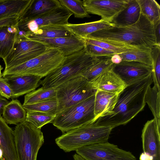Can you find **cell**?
Returning <instances> with one entry per match:
<instances>
[{
    "label": "cell",
    "instance_id": "cell-37",
    "mask_svg": "<svg viewBox=\"0 0 160 160\" xmlns=\"http://www.w3.org/2000/svg\"><path fill=\"white\" fill-rule=\"evenodd\" d=\"M84 50L88 54L97 57H105L111 58L113 55L116 54L100 47L86 42Z\"/></svg>",
    "mask_w": 160,
    "mask_h": 160
},
{
    "label": "cell",
    "instance_id": "cell-46",
    "mask_svg": "<svg viewBox=\"0 0 160 160\" xmlns=\"http://www.w3.org/2000/svg\"><path fill=\"white\" fill-rule=\"evenodd\" d=\"M3 68L2 66L0 65V78L2 77V73L1 72V71Z\"/></svg>",
    "mask_w": 160,
    "mask_h": 160
},
{
    "label": "cell",
    "instance_id": "cell-41",
    "mask_svg": "<svg viewBox=\"0 0 160 160\" xmlns=\"http://www.w3.org/2000/svg\"><path fill=\"white\" fill-rule=\"evenodd\" d=\"M112 62L114 64H118L122 61L121 58L118 54H115L111 58Z\"/></svg>",
    "mask_w": 160,
    "mask_h": 160
},
{
    "label": "cell",
    "instance_id": "cell-43",
    "mask_svg": "<svg viewBox=\"0 0 160 160\" xmlns=\"http://www.w3.org/2000/svg\"><path fill=\"white\" fill-rule=\"evenodd\" d=\"M140 160H152V157L148 154L142 152L141 154L140 158Z\"/></svg>",
    "mask_w": 160,
    "mask_h": 160
},
{
    "label": "cell",
    "instance_id": "cell-20",
    "mask_svg": "<svg viewBox=\"0 0 160 160\" xmlns=\"http://www.w3.org/2000/svg\"><path fill=\"white\" fill-rule=\"evenodd\" d=\"M140 14V8L137 0H129L128 6L119 12L110 23L116 27L128 26L136 23Z\"/></svg>",
    "mask_w": 160,
    "mask_h": 160
},
{
    "label": "cell",
    "instance_id": "cell-44",
    "mask_svg": "<svg viewBox=\"0 0 160 160\" xmlns=\"http://www.w3.org/2000/svg\"><path fill=\"white\" fill-rule=\"evenodd\" d=\"M73 157L74 160H85L82 157L77 153L74 154L73 155Z\"/></svg>",
    "mask_w": 160,
    "mask_h": 160
},
{
    "label": "cell",
    "instance_id": "cell-19",
    "mask_svg": "<svg viewBox=\"0 0 160 160\" xmlns=\"http://www.w3.org/2000/svg\"><path fill=\"white\" fill-rule=\"evenodd\" d=\"M0 148L5 160H17L14 131L0 116Z\"/></svg>",
    "mask_w": 160,
    "mask_h": 160
},
{
    "label": "cell",
    "instance_id": "cell-24",
    "mask_svg": "<svg viewBox=\"0 0 160 160\" xmlns=\"http://www.w3.org/2000/svg\"><path fill=\"white\" fill-rule=\"evenodd\" d=\"M32 0H0V19L13 15L21 18Z\"/></svg>",
    "mask_w": 160,
    "mask_h": 160
},
{
    "label": "cell",
    "instance_id": "cell-6",
    "mask_svg": "<svg viewBox=\"0 0 160 160\" xmlns=\"http://www.w3.org/2000/svg\"><path fill=\"white\" fill-rule=\"evenodd\" d=\"M65 58L58 49L50 48L44 52L24 63L4 70L2 77L30 74L45 77L58 67Z\"/></svg>",
    "mask_w": 160,
    "mask_h": 160
},
{
    "label": "cell",
    "instance_id": "cell-42",
    "mask_svg": "<svg viewBox=\"0 0 160 160\" xmlns=\"http://www.w3.org/2000/svg\"><path fill=\"white\" fill-rule=\"evenodd\" d=\"M155 33L157 45H160V23L155 28Z\"/></svg>",
    "mask_w": 160,
    "mask_h": 160
},
{
    "label": "cell",
    "instance_id": "cell-47",
    "mask_svg": "<svg viewBox=\"0 0 160 160\" xmlns=\"http://www.w3.org/2000/svg\"><path fill=\"white\" fill-rule=\"evenodd\" d=\"M0 160H5L4 158H1V159L0 158Z\"/></svg>",
    "mask_w": 160,
    "mask_h": 160
},
{
    "label": "cell",
    "instance_id": "cell-2",
    "mask_svg": "<svg viewBox=\"0 0 160 160\" xmlns=\"http://www.w3.org/2000/svg\"><path fill=\"white\" fill-rule=\"evenodd\" d=\"M155 30L154 26L141 13L138 21L132 25L122 27L113 26L92 33L86 38L139 49H151L157 45Z\"/></svg>",
    "mask_w": 160,
    "mask_h": 160
},
{
    "label": "cell",
    "instance_id": "cell-1",
    "mask_svg": "<svg viewBox=\"0 0 160 160\" xmlns=\"http://www.w3.org/2000/svg\"><path fill=\"white\" fill-rule=\"evenodd\" d=\"M152 82V74L145 78L127 85L118 94L113 113L98 119L94 123L112 129L126 124L144 108L145 95Z\"/></svg>",
    "mask_w": 160,
    "mask_h": 160
},
{
    "label": "cell",
    "instance_id": "cell-33",
    "mask_svg": "<svg viewBox=\"0 0 160 160\" xmlns=\"http://www.w3.org/2000/svg\"><path fill=\"white\" fill-rule=\"evenodd\" d=\"M56 116L39 112L29 111L27 112L25 121L41 129L45 125L51 123Z\"/></svg>",
    "mask_w": 160,
    "mask_h": 160
},
{
    "label": "cell",
    "instance_id": "cell-9",
    "mask_svg": "<svg viewBox=\"0 0 160 160\" xmlns=\"http://www.w3.org/2000/svg\"><path fill=\"white\" fill-rule=\"evenodd\" d=\"M76 151L85 160H137L131 152L108 141L86 145Z\"/></svg>",
    "mask_w": 160,
    "mask_h": 160
},
{
    "label": "cell",
    "instance_id": "cell-32",
    "mask_svg": "<svg viewBox=\"0 0 160 160\" xmlns=\"http://www.w3.org/2000/svg\"><path fill=\"white\" fill-rule=\"evenodd\" d=\"M27 112L37 111L56 115L58 102L56 98L45 100L36 103L22 105Z\"/></svg>",
    "mask_w": 160,
    "mask_h": 160
},
{
    "label": "cell",
    "instance_id": "cell-25",
    "mask_svg": "<svg viewBox=\"0 0 160 160\" xmlns=\"http://www.w3.org/2000/svg\"><path fill=\"white\" fill-rule=\"evenodd\" d=\"M141 13L145 16L155 28L160 23V6L155 0H137Z\"/></svg>",
    "mask_w": 160,
    "mask_h": 160
},
{
    "label": "cell",
    "instance_id": "cell-14",
    "mask_svg": "<svg viewBox=\"0 0 160 160\" xmlns=\"http://www.w3.org/2000/svg\"><path fill=\"white\" fill-rule=\"evenodd\" d=\"M27 38L38 41L50 48L56 49L65 57L84 49L85 44L84 39L72 34L68 37L54 38H40L30 34Z\"/></svg>",
    "mask_w": 160,
    "mask_h": 160
},
{
    "label": "cell",
    "instance_id": "cell-13",
    "mask_svg": "<svg viewBox=\"0 0 160 160\" xmlns=\"http://www.w3.org/2000/svg\"><path fill=\"white\" fill-rule=\"evenodd\" d=\"M112 70L128 85L145 78L152 74V67L135 61H122L113 64Z\"/></svg>",
    "mask_w": 160,
    "mask_h": 160
},
{
    "label": "cell",
    "instance_id": "cell-3",
    "mask_svg": "<svg viewBox=\"0 0 160 160\" xmlns=\"http://www.w3.org/2000/svg\"><path fill=\"white\" fill-rule=\"evenodd\" d=\"M99 58L88 54L84 49L66 56L62 63L40 80L39 84L44 88H55L63 82L81 75Z\"/></svg>",
    "mask_w": 160,
    "mask_h": 160
},
{
    "label": "cell",
    "instance_id": "cell-16",
    "mask_svg": "<svg viewBox=\"0 0 160 160\" xmlns=\"http://www.w3.org/2000/svg\"><path fill=\"white\" fill-rule=\"evenodd\" d=\"M11 89L12 98H17L37 88L42 78L33 75H8L3 77Z\"/></svg>",
    "mask_w": 160,
    "mask_h": 160
},
{
    "label": "cell",
    "instance_id": "cell-21",
    "mask_svg": "<svg viewBox=\"0 0 160 160\" xmlns=\"http://www.w3.org/2000/svg\"><path fill=\"white\" fill-rule=\"evenodd\" d=\"M64 26L71 34L85 39L92 33L113 26L110 22L101 19L80 24L68 23Z\"/></svg>",
    "mask_w": 160,
    "mask_h": 160
},
{
    "label": "cell",
    "instance_id": "cell-28",
    "mask_svg": "<svg viewBox=\"0 0 160 160\" xmlns=\"http://www.w3.org/2000/svg\"><path fill=\"white\" fill-rule=\"evenodd\" d=\"M118 54L122 61L137 62L152 66L151 49H136Z\"/></svg>",
    "mask_w": 160,
    "mask_h": 160
},
{
    "label": "cell",
    "instance_id": "cell-29",
    "mask_svg": "<svg viewBox=\"0 0 160 160\" xmlns=\"http://www.w3.org/2000/svg\"><path fill=\"white\" fill-rule=\"evenodd\" d=\"M30 34L40 38H54L68 37L72 34L63 26H48L40 27Z\"/></svg>",
    "mask_w": 160,
    "mask_h": 160
},
{
    "label": "cell",
    "instance_id": "cell-23",
    "mask_svg": "<svg viewBox=\"0 0 160 160\" xmlns=\"http://www.w3.org/2000/svg\"><path fill=\"white\" fill-rule=\"evenodd\" d=\"M26 113L19 101L12 99L4 107L2 117L7 124L17 125L25 121Z\"/></svg>",
    "mask_w": 160,
    "mask_h": 160
},
{
    "label": "cell",
    "instance_id": "cell-34",
    "mask_svg": "<svg viewBox=\"0 0 160 160\" xmlns=\"http://www.w3.org/2000/svg\"><path fill=\"white\" fill-rule=\"evenodd\" d=\"M61 5L66 8L76 18H83L91 16L83 6L80 0H59Z\"/></svg>",
    "mask_w": 160,
    "mask_h": 160
},
{
    "label": "cell",
    "instance_id": "cell-11",
    "mask_svg": "<svg viewBox=\"0 0 160 160\" xmlns=\"http://www.w3.org/2000/svg\"><path fill=\"white\" fill-rule=\"evenodd\" d=\"M72 15L61 5L38 17L31 20L20 19L18 26L19 29L33 33L40 27L48 26H63L67 24Z\"/></svg>",
    "mask_w": 160,
    "mask_h": 160
},
{
    "label": "cell",
    "instance_id": "cell-38",
    "mask_svg": "<svg viewBox=\"0 0 160 160\" xmlns=\"http://www.w3.org/2000/svg\"><path fill=\"white\" fill-rule=\"evenodd\" d=\"M21 17L18 15L7 16L0 19V28L6 26L18 25Z\"/></svg>",
    "mask_w": 160,
    "mask_h": 160
},
{
    "label": "cell",
    "instance_id": "cell-15",
    "mask_svg": "<svg viewBox=\"0 0 160 160\" xmlns=\"http://www.w3.org/2000/svg\"><path fill=\"white\" fill-rule=\"evenodd\" d=\"M160 128L155 119L145 123L142 131L141 138L144 152L149 154L152 160H160Z\"/></svg>",
    "mask_w": 160,
    "mask_h": 160
},
{
    "label": "cell",
    "instance_id": "cell-5",
    "mask_svg": "<svg viewBox=\"0 0 160 160\" xmlns=\"http://www.w3.org/2000/svg\"><path fill=\"white\" fill-rule=\"evenodd\" d=\"M95 95L56 114L51 123L63 133L95 122Z\"/></svg>",
    "mask_w": 160,
    "mask_h": 160
},
{
    "label": "cell",
    "instance_id": "cell-4",
    "mask_svg": "<svg viewBox=\"0 0 160 160\" xmlns=\"http://www.w3.org/2000/svg\"><path fill=\"white\" fill-rule=\"evenodd\" d=\"M112 129L109 126L88 124L63 133L55 141L60 148L69 152L86 145L108 142Z\"/></svg>",
    "mask_w": 160,
    "mask_h": 160
},
{
    "label": "cell",
    "instance_id": "cell-35",
    "mask_svg": "<svg viewBox=\"0 0 160 160\" xmlns=\"http://www.w3.org/2000/svg\"><path fill=\"white\" fill-rule=\"evenodd\" d=\"M84 39L86 42L100 47L116 54H120L128 51L138 49L123 44L102 41L88 38Z\"/></svg>",
    "mask_w": 160,
    "mask_h": 160
},
{
    "label": "cell",
    "instance_id": "cell-17",
    "mask_svg": "<svg viewBox=\"0 0 160 160\" xmlns=\"http://www.w3.org/2000/svg\"><path fill=\"white\" fill-rule=\"evenodd\" d=\"M92 82L97 90L118 94L127 86L112 70V68L102 73Z\"/></svg>",
    "mask_w": 160,
    "mask_h": 160
},
{
    "label": "cell",
    "instance_id": "cell-26",
    "mask_svg": "<svg viewBox=\"0 0 160 160\" xmlns=\"http://www.w3.org/2000/svg\"><path fill=\"white\" fill-rule=\"evenodd\" d=\"M113 64L110 57H100L95 63L81 75L88 81L92 82L102 73L111 68Z\"/></svg>",
    "mask_w": 160,
    "mask_h": 160
},
{
    "label": "cell",
    "instance_id": "cell-22",
    "mask_svg": "<svg viewBox=\"0 0 160 160\" xmlns=\"http://www.w3.org/2000/svg\"><path fill=\"white\" fill-rule=\"evenodd\" d=\"M61 5L58 0H32L20 19L28 20L37 18Z\"/></svg>",
    "mask_w": 160,
    "mask_h": 160
},
{
    "label": "cell",
    "instance_id": "cell-10",
    "mask_svg": "<svg viewBox=\"0 0 160 160\" xmlns=\"http://www.w3.org/2000/svg\"><path fill=\"white\" fill-rule=\"evenodd\" d=\"M50 48L28 38L15 41L11 52L3 59L4 70L24 63L44 52Z\"/></svg>",
    "mask_w": 160,
    "mask_h": 160
},
{
    "label": "cell",
    "instance_id": "cell-45",
    "mask_svg": "<svg viewBox=\"0 0 160 160\" xmlns=\"http://www.w3.org/2000/svg\"><path fill=\"white\" fill-rule=\"evenodd\" d=\"M4 158L3 156V152L2 150L0 148V158Z\"/></svg>",
    "mask_w": 160,
    "mask_h": 160
},
{
    "label": "cell",
    "instance_id": "cell-7",
    "mask_svg": "<svg viewBox=\"0 0 160 160\" xmlns=\"http://www.w3.org/2000/svg\"><path fill=\"white\" fill-rule=\"evenodd\" d=\"M41 129L25 121L16 125L14 131L17 160H36L44 142Z\"/></svg>",
    "mask_w": 160,
    "mask_h": 160
},
{
    "label": "cell",
    "instance_id": "cell-31",
    "mask_svg": "<svg viewBox=\"0 0 160 160\" xmlns=\"http://www.w3.org/2000/svg\"><path fill=\"white\" fill-rule=\"evenodd\" d=\"M7 27L0 28V58L3 59L7 57L12 51L17 34L9 32Z\"/></svg>",
    "mask_w": 160,
    "mask_h": 160
},
{
    "label": "cell",
    "instance_id": "cell-8",
    "mask_svg": "<svg viewBox=\"0 0 160 160\" xmlns=\"http://www.w3.org/2000/svg\"><path fill=\"white\" fill-rule=\"evenodd\" d=\"M55 88L58 102L56 114L95 95L97 90L92 82L81 75L63 82Z\"/></svg>",
    "mask_w": 160,
    "mask_h": 160
},
{
    "label": "cell",
    "instance_id": "cell-27",
    "mask_svg": "<svg viewBox=\"0 0 160 160\" xmlns=\"http://www.w3.org/2000/svg\"><path fill=\"white\" fill-rule=\"evenodd\" d=\"M160 89L156 86H150L146 92L145 100L154 117L158 127L160 128Z\"/></svg>",
    "mask_w": 160,
    "mask_h": 160
},
{
    "label": "cell",
    "instance_id": "cell-39",
    "mask_svg": "<svg viewBox=\"0 0 160 160\" xmlns=\"http://www.w3.org/2000/svg\"><path fill=\"white\" fill-rule=\"evenodd\" d=\"M0 95L8 99L12 96L11 89L2 77L0 78Z\"/></svg>",
    "mask_w": 160,
    "mask_h": 160
},
{
    "label": "cell",
    "instance_id": "cell-30",
    "mask_svg": "<svg viewBox=\"0 0 160 160\" xmlns=\"http://www.w3.org/2000/svg\"><path fill=\"white\" fill-rule=\"evenodd\" d=\"M53 98H56V88H46L42 87L26 94L23 105L36 103Z\"/></svg>",
    "mask_w": 160,
    "mask_h": 160
},
{
    "label": "cell",
    "instance_id": "cell-12",
    "mask_svg": "<svg viewBox=\"0 0 160 160\" xmlns=\"http://www.w3.org/2000/svg\"><path fill=\"white\" fill-rule=\"evenodd\" d=\"M129 0H83V6L89 13L100 16L104 21L110 22L128 6Z\"/></svg>",
    "mask_w": 160,
    "mask_h": 160
},
{
    "label": "cell",
    "instance_id": "cell-18",
    "mask_svg": "<svg viewBox=\"0 0 160 160\" xmlns=\"http://www.w3.org/2000/svg\"><path fill=\"white\" fill-rule=\"evenodd\" d=\"M118 95V94L97 90L95 94V122L99 118L113 113Z\"/></svg>",
    "mask_w": 160,
    "mask_h": 160
},
{
    "label": "cell",
    "instance_id": "cell-36",
    "mask_svg": "<svg viewBox=\"0 0 160 160\" xmlns=\"http://www.w3.org/2000/svg\"><path fill=\"white\" fill-rule=\"evenodd\" d=\"M152 60V76L154 86L160 89V45H156L151 49Z\"/></svg>",
    "mask_w": 160,
    "mask_h": 160
},
{
    "label": "cell",
    "instance_id": "cell-40",
    "mask_svg": "<svg viewBox=\"0 0 160 160\" xmlns=\"http://www.w3.org/2000/svg\"><path fill=\"white\" fill-rule=\"evenodd\" d=\"M7 99L0 95V116L2 114L4 107L9 102Z\"/></svg>",
    "mask_w": 160,
    "mask_h": 160
}]
</instances>
